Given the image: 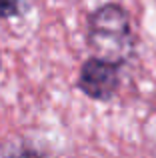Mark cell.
<instances>
[{"label":"cell","instance_id":"1","mask_svg":"<svg viewBox=\"0 0 156 158\" xmlns=\"http://www.w3.org/2000/svg\"><path fill=\"white\" fill-rule=\"evenodd\" d=\"M86 42L96 56L128 64L136 50V36L132 30L130 14L120 4H102L88 16Z\"/></svg>","mask_w":156,"mask_h":158},{"label":"cell","instance_id":"2","mask_svg":"<svg viewBox=\"0 0 156 158\" xmlns=\"http://www.w3.org/2000/svg\"><path fill=\"white\" fill-rule=\"evenodd\" d=\"M120 70L122 64L94 54L82 62L80 72H78V88L92 100L108 102L120 90Z\"/></svg>","mask_w":156,"mask_h":158},{"label":"cell","instance_id":"3","mask_svg":"<svg viewBox=\"0 0 156 158\" xmlns=\"http://www.w3.org/2000/svg\"><path fill=\"white\" fill-rule=\"evenodd\" d=\"M28 0H0V18H16L28 10Z\"/></svg>","mask_w":156,"mask_h":158},{"label":"cell","instance_id":"4","mask_svg":"<svg viewBox=\"0 0 156 158\" xmlns=\"http://www.w3.org/2000/svg\"><path fill=\"white\" fill-rule=\"evenodd\" d=\"M0 68H2V60H0Z\"/></svg>","mask_w":156,"mask_h":158}]
</instances>
